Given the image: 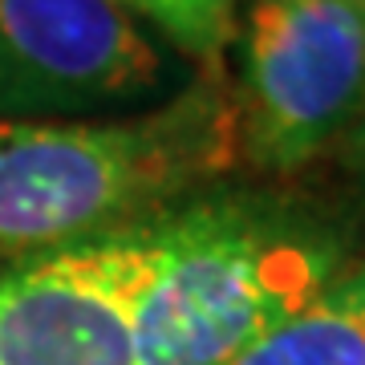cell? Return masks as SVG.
I'll return each instance as SVG.
<instances>
[{
  "mask_svg": "<svg viewBox=\"0 0 365 365\" xmlns=\"http://www.w3.org/2000/svg\"><path fill=\"white\" fill-rule=\"evenodd\" d=\"M110 4L134 16L175 57L207 66V73L223 69V53L235 41L240 25L235 13L240 0H110Z\"/></svg>",
  "mask_w": 365,
  "mask_h": 365,
  "instance_id": "obj_7",
  "label": "cell"
},
{
  "mask_svg": "<svg viewBox=\"0 0 365 365\" xmlns=\"http://www.w3.org/2000/svg\"><path fill=\"white\" fill-rule=\"evenodd\" d=\"M235 163L223 69L143 114L0 122V264L138 227L220 187Z\"/></svg>",
  "mask_w": 365,
  "mask_h": 365,
  "instance_id": "obj_2",
  "label": "cell"
},
{
  "mask_svg": "<svg viewBox=\"0 0 365 365\" xmlns=\"http://www.w3.org/2000/svg\"><path fill=\"white\" fill-rule=\"evenodd\" d=\"M138 232V365H232L353 264L349 232L288 191L207 187Z\"/></svg>",
  "mask_w": 365,
  "mask_h": 365,
  "instance_id": "obj_1",
  "label": "cell"
},
{
  "mask_svg": "<svg viewBox=\"0 0 365 365\" xmlns=\"http://www.w3.org/2000/svg\"><path fill=\"white\" fill-rule=\"evenodd\" d=\"M143 232L126 227L0 268V365H138Z\"/></svg>",
  "mask_w": 365,
  "mask_h": 365,
  "instance_id": "obj_5",
  "label": "cell"
},
{
  "mask_svg": "<svg viewBox=\"0 0 365 365\" xmlns=\"http://www.w3.org/2000/svg\"><path fill=\"white\" fill-rule=\"evenodd\" d=\"M232 365H365V260H353Z\"/></svg>",
  "mask_w": 365,
  "mask_h": 365,
  "instance_id": "obj_6",
  "label": "cell"
},
{
  "mask_svg": "<svg viewBox=\"0 0 365 365\" xmlns=\"http://www.w3.org/2000/svg\"><path fill=\"white\" fill-rule=\"evenodd\" d=\"M345 143H349L353 158H357V163H361V170H365V110H361V118H357V126L349 130V138H345Z\"/></svg>",
  "mask_w": 365,
  "mask_h": 365,
  "instance_id": "obj_8",
  "label": "cell"
},
{
  "mask_svg": "<svg viewBox=\"0 0 365 365\" xmlns=\"http://www.w3.org/2000/svg\"><path fill=\"white\" fill-rule=\"evenodd\" d=\"M240 158L297 175L365 110V0H248L235 25Z\"/></svg>",
  "mask_w": 365,
  "mask_h": 365,
  "instance_id": "obj_3",
  "label": "cell"
},
{
  "mask_svg": "<svg viewBox=\"0 0 365 365\" xmlns=\"http://www.w3.org/2000/svg\"><path fill=\"white\" fill-rule=\"evenodd\" d=\"M182 86L179 57L110 0H0V122L143 114Z\"/></svg>",
  "mask_w": 365,
  "mask_h": 365,
  "instance_id": "obj_4",
  "label": "cell"
}]
</instances>
